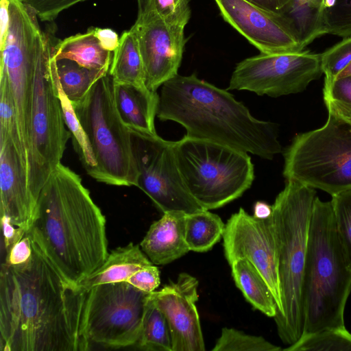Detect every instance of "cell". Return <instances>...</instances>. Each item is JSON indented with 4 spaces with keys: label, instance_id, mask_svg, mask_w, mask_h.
<instances>
[{
    "label": "cell",
    "instance_id": "cell-16",
    "mask_svg": "<svg viewBox=\"0 0 351 351\" xmlns=\"http://www.w3.org/2000/svg\"><path fill=\"white\" fill-rule=\"evenodd\" d=\"M223 19L262 53L302 51L289 19L247 0H214Z\"/></svg>",
    "mask_w": 351,
    "mask_h": 351
},
{
    "label": "cell",
    "instance_id": "cell-26",
    "mask_svg": "<svg viewBox=\"0 0 351 351\" xmlns=\"http://www.w3.org/2000/svg\"><path fill=\"white\" fill-rule=\"evenodd\" d=\"M226 224L208 210L186 214L185 239L190 251H209L223 237Z\"/></svg>",
    "mask_w": 351,
    "mask_h": 351
},
{
    "label": "cell",
    "instance_id": "cell-4",
    "mask_svg": "<svg viewBox=\"0 0 351 351\" xmlns=\"http://www.w3.org/2000/svg\"><path fill=\"white\" fill-rule=\"evenodd\" d=\"M315 193L314 189L287 180L272 205L282 303L281 312L274 319L279 337L287 346L304 332V273Z\"/></svg>",
    "mask_w": 351,
    "mask_h": 351
},
{
    "label": "cell",
    "instance_id": "cell-42",
    "mask_svg": "<svg viewBox=\"0 0 351 351\" xmlns=\"http://www.w3.org/2000/svg\"><path fill=\"white\" fill-rule=\"evenodd\" d=\"M94 34L101 47L108 51L114 52L119 44L117 34L110 28H93Z\"/></svg>",
    "mask_w": 351,
    "mask_h": 351
},
{
    "label": "cell",
    "instance_id": "cell-19",
    "mask_svg": "<svg viewBox=\"0 0 351 351\" xmlns=\"http://www.w3.org/2000/svg\"><path fill=\"white\" fill-rule=\"evenodd\" d=\"M186 215L166 212L150 226L140 246L154 265L169 264L190 251L185 239Z\"/></svg>",
    "mask_w": 351,
    "mask_h": 351
},
{
    "label": "cell",
    "instance_id": "cell-15",
    "mask_svg": "<svg viewBox=\"0 0 351 351\" xmlns=\"http://www.w3.org/2000/svg\"><path fill=\"white\" fill-rule=\"evenodd\" d=\"M184 27L168 23L149 11L138 16L130 28L138 43L145 83L149 90L157 91L178 74L187 41Z\"/></svg>",
    "mask_w": 351,
    "mask_h": 351
},
{
    "label": "cell",
    "instance_id": "cell-6",
    "mask_svg": "<svg viewBox=\"0 0 351 351\" xmlns=\"http://www.w3.org/2000/svg\"><path fill=\"white\" fill-rule=\"evenodd\" d=\"M51 46L52 37L41 31L34 73L27 162L28 185L36 202L50 175L61 163L71 138L58 98Z\"/></svg>",
    "mask_w": 351,
    "mask_h": 351
},
{
    "label": "cell",
    "instance_id": "cell-36",
    "mask_svg": "<svg viewBox=\"0 0 351 351\" xmlns=\"http://www.w3.org/2000/svg\"><path fill=\"white\" fill-rule=\"evenodd\" d=\"M322 73L325 80L336 78L351 62V36L343 38L320 54Z\"/></svg>",
    "mask_w": 351,
    "mask_h": 351
},
{
    "label": "cell",
    "instance_id": "cell-11",
    "mask_svg": "<svg viewBox=\"0 0 351 351\" xmlns=\"http://www.w3.org/2000/svg\"><path fill=\"white\" fill-rule=\"evenodd\" d=\"M35 12L19 0H9L7 35L1 42L0 73L12 94L21 142L28 162L31 104L38 36Z\"/></svg>",
    "mask_w": 351,
    "mask_h": 351
},
{
    "label": "cell",
    "instance_id": "cell-43",
    "mask_svg": "<svg viewBox=\"0 0 351 351\" xmlns=\"http://www.w3.org/2000/svg\"><path fill=\"white\" fill-rule=\"evenodd\" d=\"M266 10L282 14L289 0H247Z\"/></svg>",
    "mask_w": 351,
    "mask_h": 351
},
{
    "label": "cell",
    "instance_id": "cell-28",
    "mask_svg": "<svg viewBox=\"0 0 351 351\" xmlns=\"http://www.w3.org/2000/svg\"><path fill=\"white\" fill-rule=\"evenodd\" d=\"M56 66L61 87L72 104L81 101L92 86L109 72L90 70L68 59L56 61Z\"/></svg>",
    "mask_w": 351,
    "mask_h": 351
},
{
    "label": "cell",
    "instance_id": "cell-44",
    "mask_svg": "<svg viewBox=\"0 0 351 351\" xmlns=\"http://www.w3.org/2000/svg\"><path fill=\"white\" fill-rule=\"evenodd\" d=\"M272 214V205L262 201L256 202L254 205L253 216L258 219H267Z\"/></svg>",
    "mask_w": 351,
    "mask_h": 351
},
{
    "label": "cell",
    "instance_id": "cell-17",
    "mask_svg": "<svg viewBox=\"0 0 351 351\" xmlns=\"http://www.w3.org/2000/svg\"><path fill=\"white\" fill-rule=\"evenodd\" d=\"M198 280L182 272L150 298L165 315L171 335L172 351H204L205 343L196 308Z\"/></svg>",
    "mask_w": 351,
    "mask_h": 351
},
{
    "label": "cell",
    "instance_id": "cell-20",
    "mask_svg": "<svg viewBox=\"0 0 351 351\" xmlns=\"http://www.w3.org/2000/svg\"><path fill=\"white\" fill-rule=\"evenodd\" d=\"M114 97L118 112L132 133L157 135L154 120L159 94L146 86L114 83Z\"/></svg>",
    "mask_w": 351,
    "mask_h": 351
},
{
    "label": "cell",
    "instance_id": "cell-2",
    "mask_svg": "<svg viewBox=\"0 0 351 351\" xmlns=\"http://www.w3.org/2000/svg\"><path fill=\"white\" fill-rule=\"evenodd\" d=\"M27 232L77 285L109 254L105 216L80 176L62 163L40 191Z\"/></svg>",
    "mask_w": 351,
    "mask_h": 351
},
{
    "label": "cell",
    "instance_id": "cell-31",
    "mask_svg": "<svg viewBox=\"0 0 351 351\" xmlns=\"http://www.w3.org/2000/svg\"><path fill=\"white\" fill-rule=\"evenodd\" d=\"M0 136L12 138L27 169V159L21 142L12 94L7 77L3 73H0Z\"/></svg>",
    "mask_w": 351,
    "mask_h": 351
},
{
    "label": "cell",
    "instance_id": "cell-34",
    "mask_svg": "<svg viewBox=\"0 0 351 351\" xmlns=\"http://www.w3.org/2000/svg\"><path fill=\"white\" fill-rule=\"evenodd\" d=\"M323 99L328 113L351 121V77L324 80Z\"/></svg>",
    "mask_w": 351,
    "mask_h": 351
},
{
    "label": "cell",
    "instance_id": "cell-46",
    "mask_svg": "<svg viewBox=\"0 0 351 351\" xmlns=\"http://www.w3.org/2000/svg\"><path fill=\"white\" fill-rule=\"evenodd\" d=\"M344 77H351V62L339 74L336 78Z\"/></svg>",
    "mask_w": 351,
    "mask_h": 351
},
{
    "label": "cell",
    "instance_id": "cell-5",
    "mask_svg": "<svg viewBox=\"0 0 351 351\" xmlns=\"http://www.w3.org/2000/svg\"><path fill=\"white\" fill-rule=\"evenodd\" d=\"M350 292L351 269L337 233L330 202L315 197L304 273L303 335L345 327L344 310Z\"/></svg>",
    "mask_w": 351,
    "mask_h": 351
},
{
    "label": "cell",
    "instance_id": "cell-25",
    "mask_svg": "<svg viewBox=\"0 0 351 351\" xmlns=\"http://www.w3.org/2000/svg\"><path fill=\"white\" fill-rule=\"evenodd\" d=\"M326 0H289L282 14L291 22L303 49L324 34L323 16Z\"/></svg>",
    "mask_w": 351,
    "mask_h": 351
},
{
    "label": "cell",
    "instance_id": "cell-9",
    "mask_svg": "<svg viewBox=\"0 0 351 351\" xmlns=\"http://www.w3.org/2000/svg\"><path fill=\"white\" fill-rule=\"evenodd\" d=\"M283 176L331 196L351 189V121L328 113L321 128L296 135Z\"/></svg>",
    "mask_w": 351,
    "mask_h": 351
},
{
    "label": "cell",
    "instance_id": "cell-37",
    "mask_svg": "<svg viewBox=\"0 0 351 351\" xmlns=\"http://www.w3.org/2000/svg\"><path fill=\"white\" fill-rule=\"evenodd\" d=\"M191 1L152 0L149 11L154 12L168 23L185 27L191 15Z\"/></svg>",
    "mask_w": 351,
    "mask_h": 351
},
{
    "label": "cell",
    "instance_id": "cell-35",
    "mask_svg": "<svg viewBox=\"0 0 351 351\" xmlns=\"http://www.w3.org/2000/svg\"><path fill=\"white\" fill-rule=\"evenodd\" d=\"M323 25L324 34L351 36V0H326Z\"/></svg>",
    "mask_w": 351,
    "mask_h": 351
},
{
    "label": "cell",
    "instance_id": "cell-13",
    "mask_svg": "<svg viewBox=\"0 0 351 351\" xmlns=\"http://www.w3.org/2000/svg\"><path fill=\"white\" fill-rule=\"evenodd\" d=\"M141 189L162 213L186 214L204 209L186 188L174 152V142L155 136L132 133Z\"/></svg>",
    "mask_w": 351,
    "mask_h": 351
},
{
    "label": "cell",
    "instance_id": "cell-32",
    "mask_svg": "<svg viewBox=\"0 0 351 351\" xmlns=\"http://www.w3.org/2000/svg\"><path fill=\"white\" fill-rule=\"evenodd\" d=\"M282 348L261 336L245 334L235 328H223L213 351H279Z\"/></svg>",
    "mask_w": 351,
    "mask_h": 351
},
{
    "label": "cell",
    "instance_id": "cell-27",
    "mask_svg": "<svg viewBox=\"0 0 351 351\" xmlns=\"http://www.w3.org/2000/svg\"><path fill=\"white\" fill-rule=\"evenodd\" d=\"M55 82L66 128L70 132L73 147L86 173L94 178L97 161L88 138L75 113L71 100L64 93L55 66Z\"/></svg>",
    "mask_w": 351,
    "mask_h": 351
},
{
    "label": "cell",
    "instance_id": "cell-30",
    "mask_svg": "<svg viewBox=\"0 0 351 351\" xmlns=\"http://www.w3.org/2000/svg\"><path fill=\"white\" fill-rule=\"evenodd\" d=\"M287 351L351 350V333L345 327L328 328L304 334Z\"/></svg>",
    "mask_w": 351,
    "mask_h": 351
},
{
    "label": "cell",
    "instance_id": "cell-12",
    "mask_svg": "<svg viewBox=\"0 0 351 351\" xmlns=\"http://www.w3.org/2000/svg\"><path fill=\"white\" fill-rule=\"evenodd\" d=\"M322 73L320 54L308 50L261 53L237 64L227 90L277 97L304 91Z\"/></svg>",
    "mask_w": 351,
    "mask_h": 351
},
{
    "label": "cell",
    "instance_id": "cell-41",
    "mask_svg": "<svg viewBox=\"0 0 351 351\" xmlns=\"http://www.w3.org/2000/svg\"><path fill=\"white\" fill-rule=\"evenodd\" d=\"M32 254V243L27 234L19 241L10 250V252L1 261V263L16 265L22 264L30 258Z\"/></svg>",
    "mask_w": 351,
    "mask_h": 351
},
{
    "label": "cell",
    "instance_id": "cell-23",
    "mask_svg": "<svg viewBox=\"0 0 351 351\" xmlns=\"http://www.w3.org/2000/svg\"><path fill=\"white\" fill-rule=\"evenodd\" d=\"M231 274L238 289L252 306L274 318L278 306L275 298L267 282L255 268L245 258H239L230 265Z\"/></svg>",
    "mask_w": 351,
    "mask_h": 351
},
{
    "label": "cell",
    "instance_id": "cell-18",
    "mask_svg": "<svg viewBox=\"0 0 351 351\" xmlns=\"http://www.w3.org/2000/svg\"><path fill=\"white\" fill-rule=\"evenodd\" d=\"M0 213L14 226L28 230L36 202L27 166L9 136H0Z\"/></svg>",
    "mask_w": 351,
    "mask_h": 351
},
{
    "label": "cell",
    "instance_id": "cell-33",
    "mask_svg": "<svg viewBox=\"0 0 351 351\" xmlns=\"http://www.w3.org/2000/svg\"><path fill=\"white\" fill-rule=\"evenodd\" d=\"M331 197L330 204L337 233L346 263L351 269V189Z\"/></svg>",
    "mask_w": 351,
    "mask_h": 351
},
{
    "label": "cell",
    "instance_id": "cell-39",
    "mask_svg": "<svg viewBox=\"0 0 351 351\" xmlns=\"http://www.w3.org/2000/svg\"><path fill=\"white\" fill-rule=\"evenodd\" d=\"M127 282L138 289L150 293L160 285V271L153 264L134 273Z\"/></svg>",
    "mask_w": 351,
    "mask_h": 351
},
{
    "label": "cell",
    "instance_id": "cell-7",
    "mask_svg": "<svg viewBox=\"0 0 351 351\" xmlns=\"http://www.w3.org/2000/svg\"><path fill=\"white\" fill-rule=\"evenodd\" d=\"M173 147L186 188L206 210L234 201L252 184L254 167L247 152L186 135Z\"/></svg>",
    "mask_w": 351,
    "mask_h": 351
},
{
    "label": "cell",
    "instance_id": "cell-45",
    "mask_svg": "<svg viewBox=\"0 0 351 351\" xmlns=\"http://www.w3.org/2000/svg\"><path fill=\"white\" fill-rule=\"evenodd\" d=\"M152 0H137L138 3V16H141L147 14L149 10Z\"/></svg>",
    "mask_w": 351,
    "mask_h": 351
},
{
    "label": "cell",
    "instance_id": "cell-14",
    "mask_svg": "<svg viewBox=\"0 0 351 351\" xmlns=\"http://www.w3.org/2000/svg\"><path fill=\"white\" fill-rule=\"evenodd\" d=\"M224 256L230 265L239 258L249 261L263 276L282 310L278 253L271 215L258 219L243 208L228 219L223 235Z\"/></svg>",
    "mask_w": 351,
    "mask_h": 351
},
{
    "label": "cell",
    "instance_id": "cell-8",
    "mask_svg": "<svg viewBox=\"0 0 351 351\" xmlns=\"http://www.w3.org/2000/svg\"><path fill=\"white\" fill-rule=\"evenodd\" d=\"M72 104L97 161L93 179L110 185L137 186L139 172L132 134L118 112L109 72L81 101Z\"/></svg>",
    "mask_w": 351,
    "mask_h": 351
},
{
    "label": "cell",
    "instance_id": "cell-22",
    "mask_svg": "<svg viewBox=\"0 0 351 351\" xmlns=\"http://www.w3.org/2000/svg\"><path fill=\"white\" fill-rule=\"evenodd\" d=\"M112 57L100 45L93 27L57 42L52 39L51 58L56 61L68 59L90 70L109 71Z\"/></svg>",
    "mask_w": 351,
    "mask_h": 351
},
{
    "label": "cell",
    "instance_id": "cell-29",
    "mask_svg": "<svg viewBox=\"0 0 351 351\" xmlns=\"http://www.w3.org/2000/svg\"><path fill=\"white\" fill-rule=\"evenodd\" d=\"M136 346L146 351H172L168 322L150 298L147 302L140 337Z\"/></svg>",
    "mask_w": 351,
    "mask_h": 351
},
{
    "label": "cell",
    "instance_id": "cell-24",
    "mask_svg": "<svg viewBox=\"0 0 351 351\" xmlns=\"http://www.w3.org/2000/svg\"><path fill=\"white\" fill-rule=\"evenodd\" d=\"M109 73L114 83L144 87L145 73L137 38L130 29L124 31L113 52Z\"/></svg>",
    "mask_w": 351,
    "mask_h": 351
},
{
    "label": "cell",
    "instance_id": "cell-10",
    "mask_svg": "<svg viewBox=\"0 0 351 351\" xmlns=\"http://www.w3.org/2000/svg\"><path fill=\"white\" fill-rule=\"evenodd\" d=\"M149 293L127 281L95 286L87 293L83 332L89 346L121 348L140 337Z\"/></svg>",
    "mask_w": 351,
    "mask_h": 351
},
{
    "label": "cell",
    "instance_id": "cell-40",
    "mask_svg": "<svg viewBox=\"0 0 351 351\" xmlns=\"http://www.w3.org/2000/svg\"><path fill=\"white\" fill-rule=\"evenodd\" d=\"M2 236L1 239V261L12 247L27 233V230L12 223L5 216H1Z\"/></svg>",
    "mask_w": 351,
    "mask_h": 351
},
{
    "label": "cell",
    "instance_id": "cell-3",
    "mask_svg": "<svg viewBox=\"0 0 351 351\" xmlns=\"http://www.w3.org/2000/svg\"><path fill=\"white\" fill-rule=\"evenodd\" d=\"M157 117L182 125L186 136L271 160L282 151L277 125L253 117L228 90L178 74L162 85Z\"/></svg>",
    "mask_w": 351,
    "mask_h": 351
},
{
    "label": "cell",
    "instance_id": "cell-21",
    "mask_svg": "<svg viewBox=\"0 0 351 351\" xmlns=\"http://www.w3.org/2000/svg\"><path fill=\"white\" fill-rule=\"evenodd\" d=\"M153 264L139 245L130 243L112 250L104 263L77 285L88 291L99 285L127 281L138 270Z\"/></svg>",
    "mask_w": 351,
    "mask_h": 351
},
{
    "label": "cell",
    "instance_id": "cell-1",
    "mask_svg": "<svg viewBox=\"0 0 351 351\" xmlns=\"http://www.w3.org/2000/svg\"><path fill=\"white\" fill-rule=\"evenodd\" d=\"M30 239L28 261L1 263L0 350H89L83 332L88 291L67 280Z\"/></svg>",
    "mask_w": 351,
    "mask_h": 351
},
{
    "label": "cell",
    "instance_id": "cell-38",
    "mask_svg": "<svg viewBox=\"0 0 351 351\" xmlns=\"http://www.w3.org/2000/svg\"><path fill=\"white\" fill-rule=\"evenodd\" d=\"M32 9L41 21L52 22L64 10L86 0H19Z\"/></svg>",
    "mask_w": 351,
    "mask_h": 351
}]
</instances>
